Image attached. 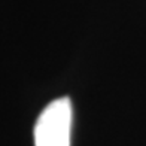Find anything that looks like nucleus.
Listing matches in <instances>:
<instances>
[{
	"label": "nucleus",
	"instance_id": "f257e3e1",
	"mask_svg": "<svg viewBox=\"0 0 146 146\" xmlns=\"http://www.w3.org/2000/svg\"><path fill=\"white\" fill-rule=\"evenodd\" d=\"M73 109L69 97L51 102L40 112L35 125L36 146H70Z\"/></svg>",
	"mask_w": 146,
	"mask_h": 146
}]
</instances>
